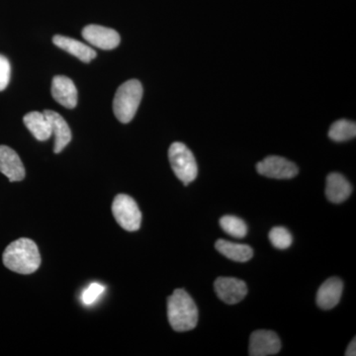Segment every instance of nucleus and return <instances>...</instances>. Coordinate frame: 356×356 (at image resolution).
Returning a JSON list of instances; mask_svg holds the SVG:
<instances>
[{
  "instance_id": "nucleus-1",
  "label": "nucleus",
  "mask_w": 356,
  "mask_h": 356,
  "mask_svg": "<svg viewBox=\"0 0 356 356\" xmlns=\"http://www.w3.org/2000/svg\"><path fill=\"white\" fill-rule=\"evenodd\" d=\"M4 266L9 270L19 274L34 273L41 264V255L36 243L30 238L14 241L3 252Z\"/></svg>"
},
{
  "instance_id": "nucleus-2",
  "label": "nucleus",
  "mask_w": 356,
  "mask_h": 356,
  "mask_svg": "<svg viewBox=\"0 0 356 356\" xmlns=\"http://www.w3.org/2000/svg\"><path fill=\"white\" fill-rule=\"evenodd\" d=\"M168 318L175 332L195 329L198 323V309L193 299L184 289H177L168 299Z\"/></svg>"
},
{
  "instance_id": "nucleus-3",
  "label": "nucleus",
  "mask_w": 356,
  "mask_h": 356,
  "mask_svg": "<svg viewBox=\"0 0 356 356\" xmlns=\"http://www.w3.org/2000/svg\"><path fill=\"white\" fill-rule=\"evenodd\" d=\"M143 97V86L137 79H130L119 86L115 93L113 111L121 123L133 120Z\"/></svg>"
},
{
  "instance_id": "nucleus-4",
  "label": "nucleus",
  "mask_w": 356,
  "mask_h": 356,
  "mask_svg": "<svg viewBox=\"0 0 356 356\" xmlns=\"http://www.w3.org/2000/svg\"><path fill=\"white\" fill-rule=\"evenodd\" d=\"M168 159L173 172L184 185L196 179L198 175L197 163L191 149L182 143H173L168 149Z\"/></svg>"
},
{
  "instance_id": "nucleus-5",
  "label": "nucleus",
  "mask_w": 356,
  "mask_h": 356,
  "mask_svg": "<svg viewBox=\"0 0 356 356\" xmlns=\"http://www.w3.org/2000/svg\"><path fill=\"white\" fill-rule=\"evenodd\" d=\"M112 213L119 226L128 232H136L140 229L142 213L137 203L131 196L119 194L112 204Z\"/></svg>"
},
{
  "instance_id": "nucleus-6",
  "label": "nucleus",
  "mask_w": 356,
  "mask_h": 356,
  "mask_svg": "<svg viewBox=\"0 0 356 356\" xmlns=\"http://www.w3.org/2000/svg\"><path fill=\"white\" fill-rule=\"evenodd\" d=\"M257 170L259 175L274 179H291L299 172L294 163L277 156H267L264 161H259Z\"/></svg>"
},
{
  "instance_id": "nucleus-7",
  "label": "nucleus",
  "mask_w": 356,
  "mask_h": 356,
  "mask_svg": "<svg viewBox=\"0 0 356 356\" xmlns=\"http://www.w3.org/2000/svg\"><path fill=\"white\" fill-rule=\"evenodd\" d=\"M281 348L280 337L273 331L259 330L252 332L250 339L248 355L250 356H268L277 355Z\"/></svg>"
},
{
  "instance_id": "nucleus-8",
  "label": "nucleus",
  "mask_w": 356,
  "mask_h": 356,
  "mask_svg": "<svg viewBox=\"0 0 356 356\" xmlns=\"http://www.w3.org/2000/svg\"><path fill=\"white\" fill-rule=\"evenodd\" d=\"M83 37L89 44L102 50H113L119 46L121 41L118 32L100 25L92 24L84 27Z\"/></svg>"
},
{
  "instance_id": "nucleus-9",
  "label": "nucleus",
  "mask_w": 356,
  "mask_h": 356,
  "mask_svg": "<svg viewBox=\"0 0 356 356\" xmlns=\"http://www.w3.org/2000/svg\"><path fill=\"white\" fill-rule=\"evenodd\" d=\"M214 288L218 297L229 305L240 303L248 294L247 284L233 277L217 278Z\"/></svg>"
},
{
  "instance_id": "nucleus-10",
  "label": "nucleus",
  "mask_w": 356,
  "mask_h": 356,
  "mask_svg": "<svg viewBox=\"0 0 356 356\" xmlns=\"http://www.w3.org/2000/svg\"><path fill=\"white\" fill-rule=\"evenodd\" d=\"M51 95L54 99L67 109H72L77 104V89L72 79L65 76L54 77L51 81Z\"/></svg>"
},
{
  "instance_id": "nucleus-11",
  "label": "nucleus",
  "mask_w": 356,
  "mask_h": 356,
  "mask_svg": "<svg viewBox=\"0 0 356 356\" xmlns=\"http://www.w3.org/2000/svg\"><path fill=\"white\" fill-rule=\"evenodd\" d=\"M0 172L3 173L9 181H21L25 177V168L17 153L11 147L0 146Z\"/></svg>"
},
{
  "instance_id": "nucleus-12",
  "label": "nucleus",
  "mask_w": 356,
  "mask_h": 356,
  "mask_svg": "<svg viewBox=\"0 0 356 356\" xmlns=\"http://www.w3.org/2000/svg\"><path fill=\"white\" fill-rule=\"evenodd\" d=\"M343 282L337 277L325 280L317 293V305L323 310H331L341 301L343 295Z\"/></svg>"
},
{
  "instance_id": "nucleus-13",
  "label": "nucleus",
  "mask_w": 356,
  "mask_h": 356,
  "mask_svg": "<svg viewBox=\"0 0 356 356\" xmlns=\"http://www.w3.org/2000/svg\"><path fill=\"white\" fill-rule=\"evenodd\" d=\"M44 115L50 123L51 135L55 136L54 152L60 154L72 140V131L67 121L53 110H44Z\"/></svg>"
},
{
  "instance_id": "nucleus-14",
  "label": "nucleus",
  "mask_w": 356,
  "mask_h": 356,
  "mask_svg": "<svg viewBox=\"0 0 356 356\" xmlns=\"http://www.w3.org/2000/svg\"><path fill=\"white\" fill-rule=\"evenodd\" d=\"M353 186L341 173L332 172L327 175L325 196L332 203H343L350 197Z\"/></svg>"
},
{
  "instance_id": "nucleus-15",
  "label": "nucleus",
  "mask_w": 356,
  "mask_h": 356,
  "mask_svg": "<svg viewBox=\"0 0 356 356\" xmlns=\"http://www.w3.org/2000/svg\"><path fill=\"white\" fill-rule=\"evenodd\" d=\"M53 42L58 48L67 51L70 55L74 56V57L81 60V62L86 63V64L90 63L97 55L96 51L88 44L77 41L76 39L70 38V37L56 35L53 38Z\"/></svg>"
},
{
  "instance_id": "nucleus-16",
  "label": "nucleus",
  "mask_w": 356,
  "mask_h": 356,
  "mask_svg": "<svg viewBox=\"0 0 356 356\" xmlns=\"http://www.w3.org/2000/svg\"><path fill=\"white\" fill-rule=\"evenodd\" d=\"M215 248L227 259L236 262H247L250 261L254 255L252 248L250 245L232 243L226 240H218Z\"/></svg>"
},
{
  "instance_id": "nucleus-17",
  "label": "nucleus",
  "mask_w": 356,
  "mask_h": 356,
  "mask_svg": "<svg viewBox=\"0 0 356 356\" xmlns=\"http://www.w3.org/2000/svg\"><path fill=\"white\" fill-rule=\"evenodd\" d=\"M26 127L37 140L44 142L50 139L51 130L50 123L44 112L32 111L23 118Z\"/></svg>"
},
{
  "instance_id": "nucleus-18",
  "label": "nucleus",
  "mask_w": 356,
  "mask_h": 356,
  "mask_svg": "<svg viewBox=\"0 0 356 356\" xmlns=\"http://www.w3.org/2000/svg\"><path fill=\"white\" fill-rule=\"evenodd\" d=\"M356 124L348 120H339L332 124L329 131V137L334 142H346L355 139Z\"/></svg>"
},
{
  "instance_id": "nucleus-19",
  "label": "nucleus",
  "mask_w": 356,
  "mask_h": 356,
  "mask_svg": "<svg viewBox=\"0 0 356 356\" xmlns=\"http://www.w3.org/2000/svg\"><path fill=\"white\" fill-rule=\"evenodd\" d=\"M220 226L229 234L236 238H243L247 236L248 226L245 221L236 216H224L220 220Z\"/></svg>"
},
{
  "instance_id": "nucleus-20",
  "label": "nucleus",
  "mask_w": 356,
  "mask_h": 356,
  "mask_svg": "<svg viewBox=\"0 0 356 356\" xmlns=\"http://www.w3.org/2000/svg\"><path fill=\"white\" fill-rule=\"evenodd\" d=\"M268 238L273 247L278 250H286L292 245L293 242L291 234L284 227H275V228L271 229Z\"/></svg>"
},
{
  "instance_id": "nucleus-21",
  "label": "nucleus",
  "mask_w": 356,
  "mask_h": 356,
  "mask_svg": "<svg viewBox=\"0 0 356 356\" xmlns=\"http://www.w3.org/2000/svg\"><path fill=\"white\" fill-rule=\"evenodd\" d=\"M105 287L99 283H91L81 294V301L84 305H92L102 296Z\"/></svg>"
},
{
  "instance_id": "nucleus-22",
  "label": "nucleus",
  "mask_w": 356,
  "mask_h": 356,
  "mask_svg": "<svg viewBox=\"0 0 356 356\" xmlns=\"http://www.w3.org/2000/svg\"><path fill=\"white\" fill-rule=\"evenodd\" d=\"M10 63L4 56L0 55V91L4 90L10 81Z\"/></svg>"
},
{
  "instance_id": "nucleus-23",
  "label": "nucleus",
  "mask_w": 356,
  "mask_h": 356,
  "mask_svg": "<svg viewBox=\"0 0 356 356\" xmlns=\"http://www.w3.org/2000/svg\"><path fill=\"white\" fill-rule=\"evenodd\" d=\"M346 356H355L356 355V339H353V341L348 344V348H346Z\"/></svg>"
}]
</instances>
